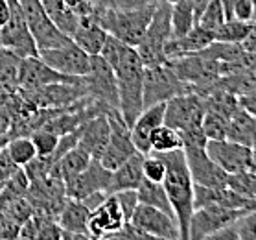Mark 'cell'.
Segmentation results:
<instances>
[{"instance_id": "cell-1", "label": "cell", "mask_w": 256, "mask_h": 240, "mask_svg": "<svg viewBox=\"0 0 256 240\" xmlns=\"http://www.w3.org/2000/svg\"><path fill=\"white\" fill-rule=\"evenodd\" d=\"M100 56L112 67L116 76L120 115L129 128L144 109V63L134 47L107 36Z\"/></svg>"}, {"instance_id": "cell-2", "label": "cell", "mask_w": 256, "mask_h": 240, "mask_svg": "<svg viewBox=\"0 0 256 240\" xmlns=\"http://www.w3.org/2000/svg\"><path fill=\"white\" fill-rule=\"evenodd\" d=\"M162 155L166 163V176H164V188L174 209L175 220L179 225L180 240H188L190 231V218L194 214V179L190 176V168L186 163L184 150H174Z\"/></svg>"}, {"instance_id": "cell-3", "label": "cell", "mask_w": 256, "mask_h": 240, "mask_svg": "<svg viewBox=\"0 0 256 240\" xmlns=\"http://www.w3.org/2000/svg\"><path fill=\"white\" fill-rule=\"evenodd\" d=\"M174 37L172 28V4L160 0L157 4V10L153 13V19L148 30H146L142 41L136 45V52L144 67L162 65L168 61L166 58V45Z\"/></svg>"}, {"instance_id": "cell-4", "label": "cell", "mask_w": 256, "mask_h": 240, "mask_svg": "<svg viewBox=\"0 0 256 240\" xmlns=\"http://www.w3.org/2000/svg\"><path fill=\"white\" fill-rule=\"evenodd\" d=\"M168 65L182 82L194 89V93L199 94H204L222 78V63L204 58L201 54L168 59Z\"/></svg>"}, {"instance_id": "cell-5", "label": "cell", "mask_w": 256, "mask_h": 240, "mask_svg": "<svg viewBox=\"0 0 256 240\" xmlns=\"http://www.w3.org/2000/svg\"><path fill=\"white\" fill-rule=\"evenodd\" d=\"M184 93H194V89L175 74L168 61L144 69V107L162 104Z\"/></svg>"}, {"instance_id": "cell-6", "label": "cell", "mask_w": 256, "mask_h": 240, "mask_svg": "<svg viewBox=\"0 0 256 240\" xmlns=\"http://www.w3.org/2000/svg\"><path fill=\"white\" fill-rule=\"evenodd\" d=\"M83 80L87 85V94L104 107L107 115L120 113L116 76H114L111 65L107 63L100 54L90 58V72L87 76H83Z\"/></svg>"}, {"instance_id": "cell-7", "label": "cell", "mask_w": 256, "mask_h": 240, "mask_svg": "<svg viewBox=\"0 0 256 240\" xmlns=\"http://www.w3.org/2000/svg\"><path fill=\"white\" fill-rule=\"evenodd\" d=\"M8 4H10V17H8V23L0 28L2 48L13 52L18 58L39 56V48L28 28L20 0H8Z\"/></svg>"}, {"instance_id": "cell-8", "label": "cell", "mask_w": 256, "mask_h": 240, "mask_svg": "<svg viewBox=\"0 0 256 240\" xmlns=\"http://www.w3.org/2000/svg\"><path fill=\"white\" fill-rule=\"evenodd\" d=\"M20 6H22L24 17H26L28 28L34 36L39 52L48 50V48L63 47L68 41H72V37L63 34L56 26V23L50 19L41 0H20Z\"/></svg>"}, {"instance_id": "cell-9", "label": "cell", "mask_w": 256, "mask_h": 240, "mask_svg": "<svg viewBox=\"0 0 256 240\" xmlns=\"http://www.w3.org/2000/svg\"><path fill=\"white\" fill-rule=\"evenodd\" d=\"M129 223L140 233L142 238H160V240H180L179 225L172 214L160 211L152 205L138 203Z\"/></svg>"}, {"instance_id": "cell-10", "label": "cell", "mask_w": 256, "mask_h": 240, "mask_svg": "<svg viewBox=\"0 0 256 240\" xmlns=\"http://www.w3.org/2000/svg\"><path fill=\"white\" fill-rule=\"evenodd\" d=\"M204 100L199 93H184L166 102L164 124L182 131L201 128L204 118Z\"/></svg>"}, {"instance_id": "cell-11", "label": "cell", "mask_w": 256, "mask_h": 240, "mask_svg": "<svg viewBox=\"0 0 256 240\" xmlns=\"http://www.w3.org/2000/svg\"><path fill=\"white\" fill-rule=\"evenodd\" d=\"M249 211H240V209H228L223 205H204L194 209V214L190 218V231L188 240H201L210 238L212 234L222 231L230 223H234L240 216H244Z\"/></svg>"}, {"instance_id": "cell-12", "label": "cell", "mask_w": 256, "mask_h": 240, "mask_svg": "<svg viewBox=\"0 0 256 240\" xmlns=\"http://www.w3.org/2000/svg\"><path fill=\"white\" fill-rule=\"evenodd\" d=\"M39 58L46 65H50L54 71L61 72V74H66V76L72 78H83L90 72V58L92 56H88L72 39L66 45H63V47L41 50Z\"/></svg>"}, {"instance_id": "cell-13", "label": "cell", "mask_w": 256, "mask_h": 240, "mask_svg": "<svg viewBox=\"0 0 256 240\" xmlns=\"http://www.w3.org/2000/svg\"><path fill=\"white\" fill-rule=\"evenodd\" d=\"M109 122H111V137H109V142H107V146H105L104 153L98 161L104 164L105 168L112 172L138 150H136V146L133 144V139H131V128L124 122L120 113H111Z\"/></svg>"}, {"instance_id": "cell-14", "label": "cell", "mask_w": 256, "mask_h": 240, "mask_svg": "<svg viewBox=\"0 0 256 240\" xmlns=\"http://www.w3.org/2000/svg\"><path fill=\"white\" fill-rule=\"evenodd\" d=\"M126 214L118 203L114 194H107V198L90 211L87 231L90 238H112L126 225Z\"/></svg>"}, {"instance_id": "cell-15", "label": "cell", "mask_w": 256, "mask_h": 240, "mask_svg": "<svg viewBox=\"0 0 256 240\" xmlns=\"http://www.w3.org/2000/svg\"><path fill=\"white\" fill-rule=\"evenodd\" d=\"M184 155L194 185L203 187H228V174L206 153V146H184Z\"/></svg>"}, {"instance_id": "cell-16", "label": "cell", "mask_w": 256, "mask_h": 240, "mask_svg": "<svg viewBox=\"0 0 256 240\" xmlns=\"http://www.w3.org/2000/svg\"><path fill=\"white\" fill-rule=\"evenodd\" d=\"M206 153L227 174H238L244 170H250V164H252V148L230 141V139L208 141L206 142Z\"/></svg>"}, {"instance_id": "cell-17", "label": "cell", "mask_w": 256, "mask_h": 240, "mask_svg": "<svg viewBox=\"0 0 256 240\" xmlns=\"http://www.w3.org/2000/svg\"><path fill=\"white\" fill-rule=\"evenodd\" d=\"M109 181H111V170L105 168L98 159H92L82 174L64 183L66 198L85 199L94 192H107Z\"/></svg>"}, {"instance_id": "cell-18", "label": "cell", "mask_w": 256, "mask_h": 240, "mask_svg": "<svg viewBox=\"0 0 256 240\" xmlns=\"http://www.w3.org/2000/svg\"><path fill=\"white\" fill-rule=\"evenodd\" d=\"M82 78H72L66 74L54 71L50 65H46L39 56L22 58L20 61V74H18V89L32 91V89L42 87L48 83L58 82H80Z\"/></svg>"}, {"instance_id": "cell-19", "label": "cell", "mask_w": 256, "mask_h": 240, "mask_svg": "<svg viewBox=\"0 0 256 240\" xmlns=\"http://www.w3.org/2000/svg\"><path fill=\"white\" fill-rule=\"evenodd\" d=\"M80 131V141L78 146H82L85 152L90 153L92 159H100L104 153L109 137H111V122H109V115L102 113L96 117L88 118L78 128Z\"/></svg>"}, {"instance_id": "cell-20", "label": "cell", "mask_w": 256, "mask_h": 240, "mask_svg": "<svg viewBox=\"0 0 256 240\" xmlns=\"http://www.w3.org/2000/svg\"><path fill=\"white\" fill-rule=\"evenodd\" d=\"M164 111H166V102L155 104L152 107H144L133 122L131 139L140 153H144V155L152 153V135L164 122Z\"/></svg>"}, {"instance_id": "cell-21", "label": "cell", "mask_w": 256, "mask_h": 240, "mask_svg": "<svg viewBox=\"0 0 256 240\" xmlns=\"http://www.w3.org/2000/svg\"><path fill=\"white\" fill-rule=\"evenodd\" d=\"M88 216H90V209L82 199L66 198L58 216V223L63 229L64 238H90L87 231Z\"/></svg>"}, {"instance_id": "cell-22", "label": "cell", "mask_w": 256, "mask_h": 240, "mask_svg": "<svg viewBox=\"0 0 256 240\" xmlns=\"http://www.w3.org/2000/svg\"><path fill=\"white\" fill-rule=\"evenodd\" d=\"M142 181H144V153L136 152L111 172L107 194H116L120 190H136Z\"/></svg>"}, {"instance_id": "cell-23", "label": "cell", "mask_w": 256, "mask_h": 240, "mask_svg": "<svg viewBox=\"0 0 256 240\" xmlns=\"http://www.w3.org/2000/svg\"><path fill=\"white\" fill-rule=\"evenodd\" d=\"M212 41H214V34L204 30L203 26L196 24L188 34L170 39L168 45H166V58L174 59L180 58V56H190V54L201 52Z\"/></svg>"}, {"instance_id": "cell-24", "label": "cell", "mask_w": 256, "mask_h": 240, "mask_svg": "<svg viewBox=\"0 0 256 240\" xmlns=\"http://www.w3.org/2000/svg\"><path fill=\"white\" fill-rule=\"evenodd\" d=\"M107 36L109 34L105 32L102 24L96 23L90 15H85V17H80V21H78V26L74 30V34H72V39L88 56H98L102 52V48H104Z\"/></svg>"}, {"instance_id": "cell-25", "label": "cell", "mask_w": 256, "mask_h": 240, "mask_svg": "<svg viewBox=\"0 0 256 240\" xmlns=\"http://www.w3.org/2000/svg\"><path fill=\"white\" fill-rule=\"evenodd\" d=\"M227 139L236 141L240 144L254 148L256 146V117H252L245 107L240 106L236 109L230 122H228Z\"/></svg>"}, {"instance_id": "cell-26", "label": "cell", "mask_w": 256, "mask_h": 240, "mask_svg": "<svg viewBox=\"0 0 256 240\" xmlns=\"http://www.w3.org/2000/svg\"><path fill=\"white\" fill-rule=\"evenodd\" d=\"M136 194H138V201L144 205H152V207H157L160 211L168 212L175 218L174 209H172V203H170V198L166 194V188H164L162 183L152 181V179H146L140 183V187L136 188Z\"/></svg>"}, {"instance_id": "cell-27", "label": "cell", "mask_w": 256, "mask_h": 240, "mask_svg": "<svg viewBox=\"0 0 256 240\" xmlns=\"http://www.w3.org/2000/svg\"><path fill=\"white\" fill-rule=\"evenodd\" d=\"M46 13L50 15L56 26H58L63 34L72 37L74 34V30L78 26V21H80V15L72 12L68 8V4L64 2V0H41Z\"/></svg>"}, {"instance_id": "cell-28", "label": "cell", "mask_w": 256, "mask_h": 240, "mask_svg": "<svg viewBox=\"0 0 256 240\" xmlns=\"http://www.w3.org/2000/svg\"><path fill=\"white\" fill-rule=\"evenodd\" d=\"M90 161H92L90 153L85 152L82 146H76V148H72V150H68V152L58 161V168H59V172H61V176H63L64 183L68 181V179H72L74 176H78V174H82L83 170L90 164Z\"/></svg>"}, {"instance_id": "cell-29", "label": "cell", "mask_w": 256, "mask_h": 240, "mask_svg": "<svg viewBox=\"0 0 256 240\" xmlns=\"http://www.w3.org/2000/svg\"><path fill=\"white\" fill-rule=\"evenodd\" d=\"M198 24L196 12H194V0H179L172 6V28L174 37H180L188 34Z\"/></svg>"}, {"instance_id": "cell-30", "label": "cell", "mask_w": 256, "mask_h": 240, "mask_svg": "<svg viewBox=\"0 0 256 240\" xmlns=\"http://www.w3.org/2000/svg\"><path fill=\"white\" fill-rule=\"evenodd\" d=\"M182 148V133L168 124H160L152 135V153H168Z\"/></svg>"}, {"instance_id": "cell-31", "label": "cell", "mask_w": 256, "mask_h": 240, "mask_svg": "<svg viewBox=\"0 0 256 240\" xmlns=\"http://www.w3.org/2000/svg\"><path fill=\"white\" fill-rule=\"evenodd\" d=\"M6 152L12 157V161L17 166L24 168L28 163H32L37 157V150L30 135H20V137H12L6 142Z\"/></svg>"}, {"instance_id": "cell-32", "label": "cell", "mask_w": 256, "mask_h": 240, "mask_svg": "<svg viewBox=\"0 0 256 240\" xmlns=\"http://www.w3.org/2000/svg\"><path fill=\"white\" fill-rule=\"evenodd\" d=\"M250 32V23H244L238 19H227L220 28L214 32V41H223V43H242L245 41V37L249 36Z\"/></svg>"}, {"instance_id": "cell-33", "label": "cell", "mask_w": 256, "mask_h": 240, "mask_svg": "<svg viewBox=\"0 0 256 240\" xmlns=\"http://www.w3.org/2000/svg\"><path fill=\"white\" fill-rule=\"evenodd\" d=\"M228 122L230 118L216 111H204L203 118V131L208 141H223L227 139Z\"/></svg>"}, {"instance_id": "cell-34", "label": "cell", "mask_w": 256, "mask_h": 240, "mask_svg": "<svg viewBox=\"0 0 256 240\" xmlns=\"http://www.w3.org/2000/svg\"><path fill=\"white\" fill-rule=\"evenodd\" d=\"M30 137H32V141H34V144H35L37 155H41V157H50V155H54V152H56L59 146V141H61V135H58L56 131H52V129L44 128V126L39 129H35Z\"/></svg>"}, {"instance_id": "cell-35", "label": "cell", "mask_w": 256, "mask_h": 240, "mask_svg": "<svg viewBox=\"0 0 256 240\" xmlns=\"http://www.w3.org/2000/svg\"><path fill=\"white\" fill-rule=\"evenodd\" d=\"M228 187L245 198L256 201V172L244 170L238 174H228Z\"/></svg>"}, {"instance_id": "cell-36", "label": "cell", "mask_w": 256, "mask_h": 240, "mask_svg": "<svg viewBox=\"0 0 256 240\" xmlns=\"http://www.w3.org/2000/svg\"><path fill=\"white\" fill-rule=\"evenodd\" d=\"M225 21H227V15H225V10L222 6V0H212L206 6V10L201 13V17L198 19V24L214 34Z\"/></svg>"}, {"instance_id": "cell-37", "label": "cell", "mask_w": 256, "mask_h": 240, "mask_svg": "<svg viewBox=\"0 0 256 240\" xmlns=\"http://www.w3.org/2000/svg\"><path fill=\"white\" fill-rule=\"evenodd\" d=\"M166 176V163H164L162 155L158 153H148L144 155V177L152 179V181H164Z\"/></svg>"}, {"instance_id": "cell-38", "label": "cell", "mask_w": 256, "mask_h": 240, "mask_svg": "<svg viewBox=\"0 0 256 240\" xmlns=\"http://www.w3.org/2000/svg\"><path fill=\"white\" fill-rule=\"evenodd\" d=\"M240 240H256V209L245 212L234 222Z\"/></svg>"}, {"instance_id": "cell-39", "label": "cell", "mask_w": 256, "mask_h": 240, "mask_svg": "<svg viewBox=\"0 0 256 240\" xmlns=\"http://www.w3.org/2000/svg\"><path fill=\"white\" fill-rule=\"evenodd\" d=\"M118 198V203H120V207H122L124 214H126V220L129 222V218L133 216L134 209L138 207V194H136V190H120V192L114 194Z\"/></svg>"}, {"instance_id": "cell-40", "label": "cell", "mask_w": 256, "mask_h": 240, "mask_svg": "<svg viewBox=\"0 0 256 240\" xmlns=\"http://www.w3.org/2000/svg\"><path fill=\"white\" fill-rule=\"evenodd\" d=\"M256 17V2L254 0H236L232 19L244 21V23H252Z\"/></svg>"}, {"instance_id": "cell-41", "label": "cell", "mask_w": 256, "mask_h": 240, "mask_svg": "<svg viewBox=\"0 0 256 240\" xmlns=\"http://www.w3.org/2000/svg\"><path fill=\"white\" fill-rule=\"evenodd\" d=\"M18 168H20V166H17V164L13 163L12 157H10L6 152V146H4L0 150V183H6Z\"/></svg>"}, {"instance_id": "cell-42", "label": "cell", "mask_w": 256, "mask_h": 240, "mask_svg": "<svg viewBox=\"0 0 256 240\" xmlns=\"http://www.w3.org/2000/svg\"><path fill=\"white\" fill-rule=\"evenodd\" d=\"M160 0H109V4L116 10H138L146 6H155Z\"/></svg>"}, {"instance_id": "cell-43", "label": "cell", "mask_w": 256, "mask_h": 240, "mask_svg": "<svg viewBox=\"0 0 256 240\" xmlns=\"http://www.w3.org/2000/svg\"><path fill=\"white\" fill-rule=\"evenodd\" d=\"M12 124H13L12 113L8 111L6 107H2V109H0V139H8V133H10V129H12Z\"/></svg>"}, {"instance_id": "cell-44", "label": "cell", "mask_w": 256, "mask_h": 240, "mask_svg": "<svg viewBox=\"0 0 256 240\" xmlns=\"http://www.w3.org/2000/svg\"><path fill=\"white\" fill-rule=\"evenodd\" d=\"M242 47H244L245 52H256V17L250 23V32L249 36L245 37V41L242 43Z\"/></svg>"}, {"instance_id": "cell-45", "label": "cell", "mask_w": 256, "mask_h": 240, "mask_svg": "<svg viewBox=\"0 0 256 240\" xmlns=\"http://www.w3.org/2000/svg\"><path fill=\"white\" fill-rule=\"evenodd\" d=\"M240 104H242V107H245L252 117H256V89L250 91L249 94H245V96H240Z\"/></svg>"}, {"instance_id": "cell-46", "label": "cell", "mask_w": 256, "mask_h": 240, "mask_svg": "<svg viewBox=\"0 0 256 240\" xmlns=\"http://www.w3.org/2000/svg\"><path fill=\"white\" fill-rule=\"evenodd\" d=\"M8 17H10V4L8 0H0V28L8 23Z\"/></svg>"}, {"instance_id": "cell-47", "label": "cell", "mask_w": 256, "mask_h": 240, "mask_svg": "<svg viewBox=\"0 0 256 240\" xmlns=\"http://www.w3.org/2000/svg\"><path fill=\"white\" fill-rule=\"evenodd\" d=\"M212 0H194V12H196V19L201 17V13L206 10V6H208Z\"/></svg>"}, {"instance_id": "cell-48", "label": "cell", "mask_w": 256, "mask_h": 240, "mask_svg": "<svg viewBox=\"0 0 256 240\" xmlns=\"http://www.w3.org/2000/svg\"><path fill=\"white\" fill-rule=\"evenodd\" d=\"M222 6H223V10H225L227 19H232V12H234V6H236V0H222Z\"/></svg>"}, {"instance_id": "cell-49", "label": "cell", "mask_w": 256, "mask_h": 240, "mask_svg": "<svg viewBox=\"0 0 256 240\" xmlns=\"http://www.w3.org/2000/svg\"><path fill=\"white\" fill-rule=\"evenodd\" d=\"M250 170L256 172V148H252V164H250Z\"/></svg>"}, {"instance_id": "cell-50", "label": "cell", "mask_w": 256, "mask_h": 240, "mask_svg": "<svg viewBox=\"0 0 256 240\" xmlns=\"http://www.w3.org/2000/svg\"><path fill=\"white\" fill-rule=\"evenodd\" d=\"M6 142H8V139H0V150L6 146Z\"/></svg>"}, {"instance_id": "cell-51", "label": "cell", "mask_w": 256, "mask_h": 240, "mask_svg": "<svg viewBox=\"0 0 256 240\" xmlns=\"http://www.w3.org/2000/svg\"><path fill=\"white\" fill-rule=\"evenodd\" d=\"M164 2H168V4H172V6H174V4H177L179 0H164Z\"/></svg>"}, {"instance_id": "cell-52", "label": "cell", "mask_w": 256, "mask_h": 240, "mask_svg": "<svg viewBox=\"0 0 256 240\" xmlns=\"http://www.w3.org/2000/svg\"><path fill=\"white\" fill-rule=\"evenodd\" d=\"M0 48H2V43H0Z\"/></svg>"}, {"instance_id": "cell-53", "label": "cell", "mask_w": 256, "mask_h": 240, "mask_svg": "<svg viewBox=\"0 0 256 240\" xmlns=\"http://www.w3.org/2000/svg\"><path fill=\"white\" fill-rule=\"evenodd\" d=\"M254 2H256V0H254Z\"/></svg>"}, {"instance_id": "cell-54", "label": "cell", "mask_w": 256, "mask_h": 240, "mask_svg": "<svg viewBox=\"0 0 256 240\" xmlns=\"http://www.w3.org/2000/svg\"><path fill=\"white\" fill-rule=\"evenodd\" d=\"M254 148H256V146H254Z\"/></svg>"}]
</instances>
